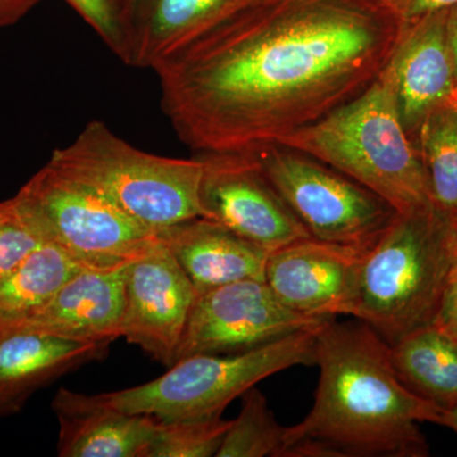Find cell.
Masks as SVG:
<instances>
[{"label": "cell", "mask_w": 457, "mask_h": 457, "mask_svg": "<svg viewBox=\"0 0 457 457\" xmlns=\"http://www.w3.org/2000/svg\"><path fill=\"white\" fill-rule=\"evenodd\" d=\"M433 324L457 341V279L447 286Z\"/></svg>", "instance_id": "4316f807"}, {"label": "cell", "mask_w": 457, "mask_h": 457, "mask_svg": "<svg viewBox=\"0 0 457 457\" xmlns=\"http://www.w3.org/2000/svg\"><path fill=\"white\" fill-rule=\"evenodd\" d=\"M82 270L86 269L51 243L36 249L18 269L0 279V337L40 311Z\"/></svg>", "instance_id": "ffe728a7"}, {"label": "cell", "mask_w": 457, "mask_h": 457, "mask_svg": "<svg viewBox=\"0 0 457 457\" xmlns=\"http://www.w3.org/2000/svg\"><path fill=\"white\" fill-rule=\"evenodd\" d=\"M260 0H131L130 66L154 69L174 51Z\"/></svg>", "instance_id": "ac0fdd59"}, {"label": "cell", "mask_w": 457, "mask_h": 457, "mask_svg": "<svg viewBox=\"0 0 457 457\" xmlns=\"http://www.w3.org/2000/svg\"><path fill=\"white\" fill-rule=\"evenodd\" d=\"M197 295L158 239L149 253L126 267L121 337L170 368Z\"/></svg>", "instance_id": "8fae6325"}, {"label": "cell", "mask_w": 457, "mask_h": 457, "mask_svg": "<svg viewBox=\"0 0 457 457\" xmlns=\"http://www.w3.org/2000/svg\"><path fill=\"white\" fill-rule=\"evenodd\" d=\"M13 198L46 243L84 269H121L149 253L158 242L155 231L50 163L33 174Z\"/></svg>", "instance_id": "52a82bcc"}, {"label": "cell", "mask_w": 457, "mask_h": 457, "mask_svg": "<svg viewBox=\"0 0 457 457\" xmlns=\"http://www.w3.org/2000/svg\"><path fill=\"white\" fill-rule=\"evenodd\" d=\"M44 0H0V31L16 25Z\"/></svg>", "instance_id": "83f0119b"}, {"label": "cell", "mask_w": 457, "mask_h": 457, "mask_svg": "<svg viewBox=\"0 0 457 457\" xmlns=\"http://www.w3.org/2000/svg\"><path fill=\"white\" fill-rule=\"evenodd\" d=\"M318 328L243 353L186 357L161 378L98 396L119 411L159 420L222 416L234 399L264 378L294 366L314 365Z\"/></svg>", "instance_id": "8992f818"}, {"label": "cell", "mask_w": 457, "mask_h": 457, "mask_svg": "<svg viewBox=\"0 0 457 457\" xmlns=\"http://www.w3.org/2000/svg\"><path fill=\"white\" fill-rule=\"evenodd\" d=\"M200 204L204 218L272 253L312 237L251 152L204 153Z\"/></svg>", "instance_id": "30bf717a"}, {"label": "cell", "mask_w": 457, "mask_h": 457, "mask_svg": "<svg viewBox=\"0 0 457 457\" xmlns=\"http://www.w3.org/2000/svg\"><path fill=\"white\" fill-rule=\"evenodd\" d=\"M90 186L153 231L204 216L200 185L204 163L144 152L93 120L47 162Z\"/></svg>", "instance_id": "5b68a950"}, {"label": "cell", "mask_w": 457, "mask_h": 457, "mask_svg": "<svg viewBox=\"0 0 457 457\" xmlns=\"http://www.w3.org/2000/svg\"><path fill=\"white\" fill-rule=\"evenodd\" d=\"M233 420L222 416L198 420H159L145 457L218 455Z\"/></svg>", "instance_id": "603a6c76"}, {"label": "cell", "mask_w": 457, "mask_h": 457, "mask_svg": "<svg viewBox=\"0 0 457 457\" xmlns=\"http://www.w3.org/2000/svg\"><path fill=\"white\" fill-rule=\"evenodd\" d=\"M455 221L436 206L396 212L363 257L351 318L389 345L431 326L451 281Z\"/></svg>", "instance_id": "277c9868"}, {"label": "cell", "mask_w": 457, "mask_h": 457, "mask_svg": "<svg viewBox=\"0 0 457 457\" xmlns=\"http://www.w3.org/2000/svg\"><path fill=\"white\" fill-rule=\"evenodd\" d=\"M400 27L380 0H260L156 66L162 108L197 154L278 144L369 88Z\"/></svg>", "instance_id": "6da1fadb"}, {"label": "cell", "mask_w": 457, "mask_h": 457, "mask_svg": "<svg viewBox=\"0 0 457 457\" xmlns=\"http://www.w3.org/2000/svg\"><path fill=\"white\" fill-rule=\"evenodd\" d=\"M278 144L341 171L398 213L435 206L416 144L380 77L357 97Z\"/></svg>", "instance_id": "3957f363"}, {"label": "cell", "mask_w": 457, "mask_h": 457, "mask_svg": "<svg viewBox=\"0 0 457 457\" xmlns=\"http://www.w3.org/2000/svg\"><path fill=\"white\" fill-rule=\"evenodd\" d=\"M446 36L447 42H449L451 57H453V73H455L457 87V5L447 12Z\"/></svg>", "instance_id": "f1b7e54d"}, {"label": "cell", "mask_w": 457, "mask_h": 457, "mask_svg": "<svg viewBox=\"0 0 457 457\" xmlns=\"http://www.w3.org/2000/svg\"><path fill=\"white\" fill-rule=\"evenodd\" d=\"M12 209V200L9 198V200L5 201H0V219L4 218L5 215L9 212H11Z\"/></svg>", "instance_id": "1f68e13d"}, {"label": "cell", "mask_w": 457, "mask_h": 457, "mask_svg": "<svg viewBox=\"0 0 457 457\" xmlns=\"http://www.w3.org/2000/svg\"><path fill=\"white\" fill-rule=\"evenodd\" d=\"M156 237L198 294L242 279H264L269 252L212 219L177 222L156 231Z\"/></svg>", "instance_id": "2e32d148"}, {"label": "cell", "mask_w": 457, "mask_h": 457, "mask_svg": "<svg viewBox=\"0 0 457 457\" xmlns=\"http://www.w3.org/2000/svg\"><path fill=\"white\" fill-rule=\"evenodd\" d=\"M216 457H285L287 428L279 425L266 396L251 387Z\"/></svg>", "instance_id": "7402d4cb"}, {"label": "cell", "mask_w": 457, "mask_h": 457, "mask_svg": "<svg viewBox=\"0 0 457 457\" xmlns=\"http://www.w3.org/2000/svg\"><path fill=\"white\" fill-rule=\"evenodd\" d=\"M126 267L80 270L57 290L46 305L5 336L36 333L111 345L121 338Z\"/></svg>", "instance_id": "5bb4252c"}, {"label": "cell", "mask_w": 457, "mask_h": 457, "mask_svg": "<svg viewBox=\"0 0 457 457\" xmlns=\"http://www.w3.org/2000/svg\"><path fill=\"white\" fill-rule=\"evenodd\" d=\"M123 64L130 65V8L125 0H64Z\"/></svg>", "instance_id": "cb8c5ba5"}, {"label": "cell", "mask_w": 457, "mask_h": 457, "mask_svg": "<svg viewBox=\"0 0 457 457\" xmlns=\"http://www.w3.org/2000/svg\"><path fill=\"white\" fill-rule=\"evenodd\" d=\"M451 279H457V220L455 221V228H453V261Z\"/></svg>", "instance_id": "4dcf8cb0"}, {"label": "cell", "mask_w": 457, "mask_h": 457, "mask_svg": "<svg viewBox=\"0 0 457 457\" xmlns=\"http://www.w3.org/2000/svg\"><path fill=\"white\" fill-rule=\"evenodd\" d=\"M438 425L447 427L457 433V403L447 405V407H441Z\"/></svg>", "instance_id": "f546056e"}, {"label": "cell", "mask_w": 457, "mask_h": 457, "mask_svg": "<svg viewBox=\"0 0 457 457\" xmlns=\"http://www.w3.org/2000/svg\"><path fill=\"white\" fill-rule=\"evenodd\" d=\"M11 212L0 219V279L18 269L46 240L12 197Z\"/></svg>", "instance_id": "d4e9b609"}, {"label": "cell", "mask_w": 457, "mask_h": 457, "mask_svg": "<svg viewBox=\"0 0 457 457\" xmlns=\"http://www.w3.org/2000/svg\"><path fill=\"white\" fill-rule=\"evenodd\" d=\"M414 143L425 167L433 204L457 220V106L445 104L429 113Z\"/></svg>", "instance_id": "44dd1931"}, {"label": "cell", "mask_w": 457, "mask_h": 457, "mask_svg": "<svg viewBox=\"0 0 457 457\" xmlns=\"http://www.w3.org/2000/svg\"><path fill=\"white\" fill-rule=\"evenodd\" d=\"M249 152L315 239L368 252L396 215L374 192L299 150L267 144Z\"/></svg>", "instance_id": "ba28073f"}, {"label": "cell", "mask_w": 457, "mask_h": 457, "mask_svg": "<svg viewBox=\"0 0 457 457\" xmlns=\"http://www.w3.org/2000/svg\"><path fill=\"white\" fill-rule=\"evenodd\" d=\"M450 104H455V106H457V87L455 88V92H453V98H451Z\"/></svg>", "instance_id": "d6a6232c"}, {"label": "cell", "mask_w": 457, "mask_h": 457, "mask_svg": "<svg viewBox=\"0 0 457 457\" xmlns=\"http://www.w3.org/2000/svg\"><path fill=\"white\" fill-rule=\"evenodd\" d=\"M110 343L36 333L0 338V417L22 411L33 394L74 370L106 359Z\"/></svg>", "instance_id": "e0dca14e"}, {"label": "cell", "mask_w": 457, "mask_h": 457, "mask_svg": "<svg viewBox=\"0 0 457 457\" xmlns=\"http://www.w3.org/2000/svg\"><path fill=\"white\" fill-rule=\"evenodd\" d=\"M366 252L315 237L270 253L264 281L291 311L312 318L352 317Z\"/></svg>", "instance_id": "7c38bea8"}, {"label": "cell", "mask_w": 457, "mask_h": 457, "mask_svg": "<svg viewBox=\"0 0 457 457\" xmlns=\"http://www.w3.org/2000/svg\"><path fill=\"white\" fill-rule=\"evenodd\" d=\"M390 345L394 369L409 390L440 407L457 403V341L431 324Z\"/></svg>", "instance_id": "d6986e66"}, {"label": "cell", "mask_w": 457, "mask_h": 457, "mask_svg": "<svg viewBox=\"0 0 457 457\" xmlns=\"http://www.w3.org/2000/svg\"><path fill=\"white\" fill-rule=\"evenodd\" d=\"M327 320L291 311L264 279L231 282L197 295L174 363L195 354L253 351Z\"/></svg>", "instance_id": "9c48e42d"}, {"label": "cell", "mask_w": 457, "mask_h": 457, "mask_svg": "<svg viewBox=\"0 0 457 457\" xmlns=\"http://www.w3.org/2000/svg\"><path fill=\"white\" fill-rule=\"evenodd\" d=\"M319 383L314 404L288 427L285 457H426L420 423L440 405L400 380L389 343L368 324L328 319L315 333Z\"/></svg>", "instance_id": "7a4b0ae2"}, {"label": "cell", "mask_w": 457, "mask_h": 457, "mask_svg": "<svg viewBox=\"0 0 457 457\" xmlns=\"http://www.w3.org/2000/svg\"><path fill=\"white\" fill-rule=\"evenodd\" d=\"M126 4L129 5V8H131V0H125Z\"/></svg>", "instance_id": "836d02e7"}, {"label": "cell", "mask_w": 457, "mask_h": 457, "mask_svg": "<svg viewBox=\"0 0 457 457\" xmlns=\"http://www.w3.org/2000/svg\"><path fill=\"white\" fill-rule=\"evenodd\" d=\"M60 457H145L158 420L119 411L99 398L60 387L51 403Z\"/></svg>", "instance_id": "9a60e30c"}, {"label": "cell", "mask_w": 457, "mask_h": 457, "mask_svg": "<svg viewBox=\"0 0 457 457\" xmlns=\"http://www.w3.org/2000/svg\"><path fill=\"white\" fill-rule=\"evenodd\" d=\"M380 2L398 18L400 22H409L437 12L449 11L457 5V0H380Z\"/></svg>", "instance_id": "484cf974"}, {"label": "cell", "mask_w": 457, "mask_h": 457, "mask_svg": "<svg viewBox=\"0 0 457 457\" xmlns=\"http://www.w3.org/2000/svg\"><path fill=\"white\" fill-rule=\"evenodd\" d=\"M447 12L402 22L392 55L378 75L392 90L400 119L413 143L428 114L449 104L455 92L446 36Z\"/></svg>", "instance_id": "4fadbf2b"}]
</instances>
